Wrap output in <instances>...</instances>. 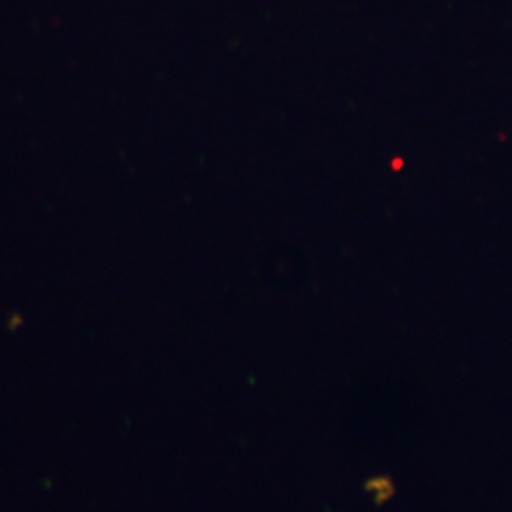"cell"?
I'll list each match as a JSON object with an SVG mask.
<instances>
[]
</instances>
